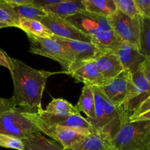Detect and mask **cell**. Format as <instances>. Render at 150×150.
<instances>
[{"instance_id":"cell-20","label":"cell","mask_w":150,"mask_h":150,"mask_svg":"<svg viewBox=\"0 0 150 150\" xmlns=\"http://www.w3.org/2000/svg\"><path fill=\"white\" fill-rule=\"evenodd\" d=\"M92 42L100 49L115 52L122 43L113 30L100 31L91 36Z\"/></svg>"},{"instance_id":"cell-30","label":"cell","mask_w":150,"mask_h":150,"mask_svg":"<svg viewBox=\"0 0 150 150\" xmlns=\"http://www.w3.org/2000/svg\"><path fill=\"white\" fill-rule=\"evenodd\" d=\"M62 0H31V4L40 9L46 8V7H53L59 4Z\"/></svg>"},{"instance_id":"cell-21","label":"cell","mask_w":150,"mask_h":150,"mask_svg":"<svg viewBox=\"0 0 150 150\" xmlns=\"http://www.w3.org/2000/svg\"><path fill=\"white\" fill-rule=\"evenodd\" d=\"M76 107L79 111L86 114L88 121L95 120V95L92 86L84 85Z\"/></svg>"},{"instance_id":"cell-10","label":"cell","mask_w":150,"mask_h":150,"mask_svg":"<svg viewBox=\"0 0 150 150\" xmlns=\"http://www.w3.org/2000/svg\"><path fill=\"white\" fill-rule=\"evenodd\" d=\"M40 22L48 28L53 35L64 39L92 42L89 35L83 34L62 18L52 13H47L46 16L42 18Z\"/></svg>"},{"instance_id":"cell-23","label":"cell","mask_w":150,"mask_h":150,"mask_svg":"<svg viewBox=\"0 0 150 150\" xmlns=\"http://www.w3.org/2000/svg\"><path fill=\"white\" fill-rule=\"evenodd\" d=\"M44 111L60 117H68L72 114H80V111L76 106L62 98H54Z\"/></svg>"},{"instance_id":"cell-6","label":"cell","mask_w":150,"mask_h":150,"mask_svg":"<svg viewBox=\"0 0 150 150\" xmlns=\"http://www.w3.org/2000/svg\"><path fill=\"white\" fill-rule=\"evenodd\" d=\"M141 17L133 18L117 9L108 17V20L112 30L122 42L132 44L139 49Z\"/></svg>"},{"instance_id":"cell-1","label":"cell","mask_w":150,"mask_h":150,"mask_svg":"<svg viewBox=\"0 0 150 150\" xmlns=\"http://www.w3.org/2000/svg\"><path fill=\"white\" fill-rule=\"evenodd\" d=\"M10 72L14 85L12 99L16 107L26 112H38L42 110L41 102L48 78L54 73L36 70L23 62L10 57Z\"/></svg>"},{"instance_id":"cell-7","label":"cell","mask_w":150,"mask_h":150,"mask_svg":"<svg viewBox=\"0 0 150 150\" xmlns=\"http://www.w3.org/2000/svg\"><path fill=\"white\" fill-rule=\"evenodd\" d=\"M99 88L106 98L119 108L125 103L133 92L134 84L132 74L128 70H124L117 77Z\"/></svg>"},{"instance_id":"cell-33","label":"cell","mask_w":150,"mask_h":150,"mask_svg":"<svg viewBox=\"0 0 150 150\" xmlns=\"http://www.w3.org/2000/svg\"><path fill=\"white\" fill-rule=\"evenodd\" d=\"M149 110H150V96L144 101V102L142 104V105H140V107L138 108L137 111H136V112L134 113V114L130 117V121L133 120V119H134L135 117H138V116L140 115V114H143V113L146 112V111H149Z\"/></svg>"},{"instance_id":"cell-38","label":"cell","mask_w":150,"mask_h":150,"mask_svg":"<svg viewBox=\"0 0 150 150\" xmlns=\"http://www.w3.org/2000/svg\"><path fill=\"white\" fill-rule=\"evenodd\" d=\"M6 27H10L8 24L7 23H1L0 22V29H2V28H6Z\"/></svg>"},{"instance_id":"cell-26","label":"cell","mask_w":150,"mask_h":150,"mask_svg":"<svg viewBox=\"0 0 150 150\" xmlns=\"http://www.w3.org/2000/svg\"><path fill=\"white\" fill-rule=\"evenodd\" d=\"M139 51L146 59L150 60V18H140Z\"/></svg>"},{"instance_id":"cell-2","label":"cell","mask_w":150,"mask_h":150,"mask_svg":"<svg viewBox=\"0 0 150 150\" xmlns=\"http://www.w3.org/2000/svg\"><path fill=\"white\" fill-rule=\"evenodd\" d=\"M110 146L115 150H149L150 121H129L122 124Z\"/></svg>"},{"instance_id":"cell-5","label":"cell","mask_w":150,"mask_h":150,"mask_svg":"<svg viewBox=\"0 0 150 150\" xmlns=\"http://www.w3.org/2000/svg\"><path fill=\"white\" fill-rule=\"evenodd\" d=\"M132 78L134 84L133 92L125 103L118 108L122 124L130 121V117L150 96V83L141 69L132 74Z\"/></svg>"},{"instance_id":"cell-16","label":"cell","mask_w":150,"mask_h":150,"mask_svg":"<svg viewBox=\"0 0 150 150\" xmlns=\"http://www.w3.org/2000/svg\"><path fill=\"white\" fill-rule=\"evenodd\" d=\"M110 146L102 139L98 132H92L89 134L63 150H107Z\"/></svg>"},{"instance_id":"cell-32","label":"cell","mask_w":150,"mask_h":150,"mask_svg":"<svg viewBox=\"0 0 150 150\" xmlns=\"http://www.w3.org/2000/svg\"><path fill=\"white\" fill-rule=\"evenodd\" d=\"M16 108V105L12 98L6 99V98H0V114L14 109Z\"/></svg>"},{"instance_id":"cell-35","label":"cell","mask_w":150,"mask_h":150,"mask_svg":"<svg viewBox=\"0 0 150 150\" xmlns=\"http://www.w3.org/2000/svg\"><path fill=\"white\" fill-rule=\"evenodd\" d=\"M141 70L150 83V60L146 59L141 67Z\"/></svg>"},{"instance_id":"cell-17","label":"cell","mask_w":150,"mask_h":150,"mask_svg":"<svg viewBox=\"0 0 150 150\" xmlns=\"http://www.w3.org/2000/svg\"><path fill=\"white\" fill-rule=\"evenodd\" d=\"M24 150H63L59 144L42 133H36L21 139Z\"/></svg>"},{"instance_id":"cell-24","label":"cell","mask_w":150,"mask_h":150,"mask_svg":"<svg viewBox=\"0 0 150 150\" xmlns=\"http://www.w3.org/2000/svg\"><path fill=\"white\" fill-rule=\"evenodd\" d=\"M17 28L24 31L26 34L40 38H50L53 37V34L45 27L40 21L32 19H19Z\"/></svg>"},{"instance_id":"cell-12","label":"cell","mask_w":150,"mask_h":150,"mask_svg":"<svg viewBox=\"0 0 150 150\" xmlns=\"http://www.w3.org/2000/svg\"><path fill=\"white\" fill-rule=\"evenodd\" d=\"M52 39L64 46L74 57L76 62L95 59L106 51L100 49L92 42L64 39L53 35Z\"/></svg>"},{"instance_id":"cell-28","label":"cell","mask_w":150,"mask_h":150,"mask_svg":"<svg viewBox=\"0 0 150 150\" xmlns=\"http://www.w3.org/2000/svg\"><path fill=\"white\" fill-rule=\"evenodd\" d=\"M0 147L16 150H24V145L21 139L15 136L1 134V133H0Z\"/></svg>"},{"instance_id":"cell-34","label":"cell","mask_w":150,"mask_h":150,"mask_svg":"<svg viewBox=\"0 0 150 150\" xmlns=\"http://www.w3.org/2000/svg\"><path fill=\"white\" fill-rule=\"evenodd\" d=\"M0 66L5 67L10 70L11 69V63H10V57L6 54L4 51L0 50Z\"/></svg>"},{"instance_id":"cell-13","label":"cell","mask_w":150,"mask_h":150,"mask_svg":"<svg viewBox=\"0 0 150 150\" xmlns=\"http://www.w3.org/2000/svg\"><path fill=\"white\" fill-rule=\"evenodd\" d=\"M124 70L133 74L141 69L146 59L141 54L139 48L132 44L122 42L115 51Z\"/></svg>"},{"instance_id":"cell-18","label":"cell","mask_w":150,"mask_h":150,"mask_svg":"<svg viewBox=\"0 0 150 150\" xmlns=\"http://www.w3.org/2000/svg\"><path fill=\"white\" fill-rule=\"evenodd\" d=\"M95 95V118L92 121H88L93 127L94 130L100 132L106 124L105 114V95L99 87L92 86Z\"/></svg>"},{"instance_id":"cell-4","label":"cell","mask_w":150,"mask_h":150,"mask_svg":"<svg viewBox=\"0 0 150 150\" xmlns=\"http://www.w3.org/2000/svg\"><path fill=\"white\" fill-rule=\"evenodd\" d=\"M23 112L26 111L23 108L16 107L0 114V133L21 139L41 133L38 127L23 115Z\"/></svg>"},{"instance_id":"cell-37","label":"cell","mask_w":150,"mask_h":150,"mask_svg":"<svg viewBox=\"0 0 150 150\" xmlns=\"http://www.w3.org/2000/svg\"><path fill=\"white\" fill-rule=\"evenodd\" d=\"M8 2L16 5H23V4H30L31 0H7Z\"/></svg>"},{"instance_id":"cell-9","label":"cell","mask_w":150,"mask_h":150,"mask_svg":"<svg viewBox=\"0 0 150 150\" xmlns=\"http://www.w3.org/2000/svg\"><path fill=\"white\" fill-rule=\"evenodd\" d=\"M64 20L91 38L94 34L100 31L112 30L108 18L88 11H81L73 16L65 18Z\"/></svg>"},{"instance_id":"cell-22","label":"cell","mask_w":150,"mask_h":150,"mask_svg":"<svg viewBox=\"0 0 150 150\" xmlns=\"http://www.w3.org/2000/svg\"><path fill=\"white\" fill-rule=\"evenodd\" d=\"M86 11L109 17L117 10L114 0H82Z\"/></svg>"},{"instance_id":"cell-39","label":"cell","mask_w":150,"mask_h":150,"mask_svg":"<svg viewBox=\"0 0 150 150\" xmlns=\"http://www.w3.org/2000/svg\"><path fill=\"white\" fill-rule=\"evenodd\" d=\"M107 150H115V149H113V148H109V149H107Z\"/></svg>"},{"instance_id":"cell-27","label":"cell","mask_w":150,"mask_h":150,"mask_svg":"<svg viewBox=\"0 0 150 150\" xmlns=\"http://www.w3.org/2000/svg\"><path fill=\"white\" fill-rule=\"evenodd\" d=\"M117 10L130 18H139L141 15L136 7L134 0H114Z\"/></svg>"},{"instance_id":"cell-36","label":"cell","mask_w":150,"mask_h":150,"mask_svg":"<svg viewBox=\"0 0 150 150\" xmlns=\"http://www.w3.org/2000/svg\"><path fill=\"white\" fill-rule=\"evenodd\" d=\"M136 121H150V110L146 111L143 114H140L138 117H135L130 122H136Z\"/></svg>"},{"instance_id":"cell-25","label":"cell","mask_w":150,"mask_h":150,"mask_svg":"<svg viewBox=\"0 0 150 150\" xmlns=\"http://www.w3.org/2000/svg\"><path fill=\"white\" fill-rule=\"evenodd\" d=\"M59 126L68 127L86 134H89L94 131L93 127L90 123L86 118L82 117L81 114L68 116L64 121L60 123Z\"/></svg>"},{"instance_id":"cell-19","label":"cell","mask_w":150,"mask_h":150,"mask_svg":"<svg viewBox=\"0 0 150 150\" xmlns=\"http://www.w3.org/2000/svg\"><path fill=\"white\" fill-rule=\"evenodd\" d=\"M46 13H52L62 18L73 16L81 11H86L85 7L81 1H70V0H62V1L53 7H46L43 9Z\"/></svg>"},{"instance_id":"cell-11","label":"cell","mask_w":150,"mask_h":150,"mask_svg":"<svg viewBox=\"0 0 150 150\" xmlns=\"http://www.w3.org/2000/svg\"><path fill=\"white\" fill-rule=\"evenodd\" d=\"M64 73L83 83L85 86L101 87L108 83L98 71L95 59L75 62Z\"/></svg>"},{"instance_id":"cell-31","label":"cell","mask_w":150,"mask_h":150,"mask_svg":"<svg viewBox=\"0 0 150 150\" xmlns=\"http://www.w3.org/2000/svg\"><path fill=\"white\" fill-rule=\"evenodd\" d=\"M0 22L8 24L10 26H18V22L16 21L5 10L0 7Z\"/></svg>"},{"instance_id":"cell-3","label":"cell","mask_w":150,"mask_h":150,"mask_svg":"<svg viewBox=\"0 0 150 150\" xmlns=\"http://www.w3.org/2000/svg\"><path fill=\"white\" fill-rule=\"evenodd\" d=\"M26 35L30 44L29 51L31 53L43 56L57 62L64 69V72L76 62L73 55L52 38H40L28 34Z\"/></svg>"},{"instance_id":"cell-14","label":"cell","mask_w":150,"mask_h":150,"mask_svg":"<svg viewBox=\"0 0 150 150\" xmlns=\"http://www.w3.org/2000/svg\"><path fill=\"white\" fill-rule=\"evenodd\" d=\"M95 64L107 82L117 77L124 70L118 56L114 51H106L95 59Z\"/></svg>"},{"instance_id":"cell-29","label":"cell","mask_w":150,"mask_h":150,"mask_svg":"<svg viewBox=\"0 0 150 150\" xmlns=\"http://www.w3.org/2000/svg\"><path fill=\"white\" fill-rule=\"evenodd\" d=\"M142 17L150 18V0H134Z\"/></svg>"},{"instance_id":"cell-8","label":"cell","mask_w":150,"mask_h":150,"mask_svg":"<svg viewBox=\"0 0 150 150\" xmlns=\"http://www.w3.org/2000/svg\"><path fill=\"white\" fill-rule=\"evenodd\" d=\"M23 115L38 127L39 131L42 134L51 138L53 141L58 143L63 149L69 147L88 135L86 133L62 126L48 125L35 119L27 117L24 114Z\"/></svg>"},{"instance_id":"cell-15","label":"cell","mask_w":150,"mask_h":150,"mask_svg":"<svg viewBox=\"0 0 150 150\" xmlns=\"http://www.w3.org/2000/svg\"><path fill=\"white\" fill-rule=\"evenodd\" d=\"M0 7L4 9L18 23L19 19L26 18L40 21L46 16L47 13L42 9L30 4L16 5L8 2L7 0H0Z\"/></svg>"},{"instance_id":"cell-40","label":"cell","mask_w":150,"mask_h":150,"mask_svg":"<svg viewBox=\"0 0 150 150\" xmlns=\"http://www.w3.org/2000/svg\"><path fill=\"white\" fill-rule=\"evenodd\" d=\"M149 150H150V149H149Z\"/></svg>"}]
</instances>
